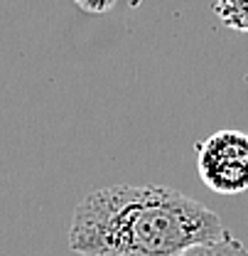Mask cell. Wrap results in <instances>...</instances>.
<instances>
[{
  "instance_id": "277c9868",
  "label": "cell",
  "mask_w": 248,
  "mask_h": 256,
  "mask_svg": "<svg viewBox=\"0 0 248 256\" xmlns=\"http://www.w3.org/2000/svg\"><path fill=\"white\" fill-rule=\"evenodd\" d=\"M182 256H248V249L239 239H234L231 234H226L224 239L209 242V244H199V246L185 252Z\"/></svg>"
},
{
  "instance_id": "5b68a950",
  "label": "cell",
  "mask_w": 248,
  "mask_h": 256,
  "mask_svg": "<svg viewBox=\"0 0 248 256\" xmlns=\"http://www.w3.org/2000/svg\"><path fill=\"white\" fill-rule=\"evenodd\" d=\"M76 5H79L81 10H86V12L98 15V12H108V10L116 5V0H76Z\"/></svg>"
},
{
  "instance_id": "3957f363",
  "label": "cell",
  "mask_w": 248,
  "mask_h": 256,
  "mask_svg": "<svg viewBox=\"0 0 248 256\" xmlns=\"http://www.w3.org/2000/svg\"><path fill=\"white\" fill-rule=\"evenodd\" d=\"M214 12L226 28L248 34V0H214Z\"/></svg>"
},
{
  "instance_id": "6da1fadb",
  "label": "cell",
  "mask_w": 248,
  "mask_h": 256,
  "mask_svg": "<svg viewBox=\"0 0 248 256\" xmlns=\"http://www.w3.org/2000/svg\"><path fill=\"white\" fill-rule=\"evenodd\" d=\"M224 236L217 212L165 185L93 190L69 226V246L79 256H182Z\"/></svg>"
},
{
  "instance_id": "7a4b0ae2",
  "label": "cell",
  "mask_w": 248,
  "mask_h": 256,
  "mask_svg": "<svg viewBox=\"0 0 248 256\" xmlns=\"http://www.w3.org/2000/svg\"><path fill=\"white\" fill-rule=\"evenodd\" d=\"M199 180L217 194H241L248 190V133L217 130L197 146Z\"/></svg>"
}]
</instances>
